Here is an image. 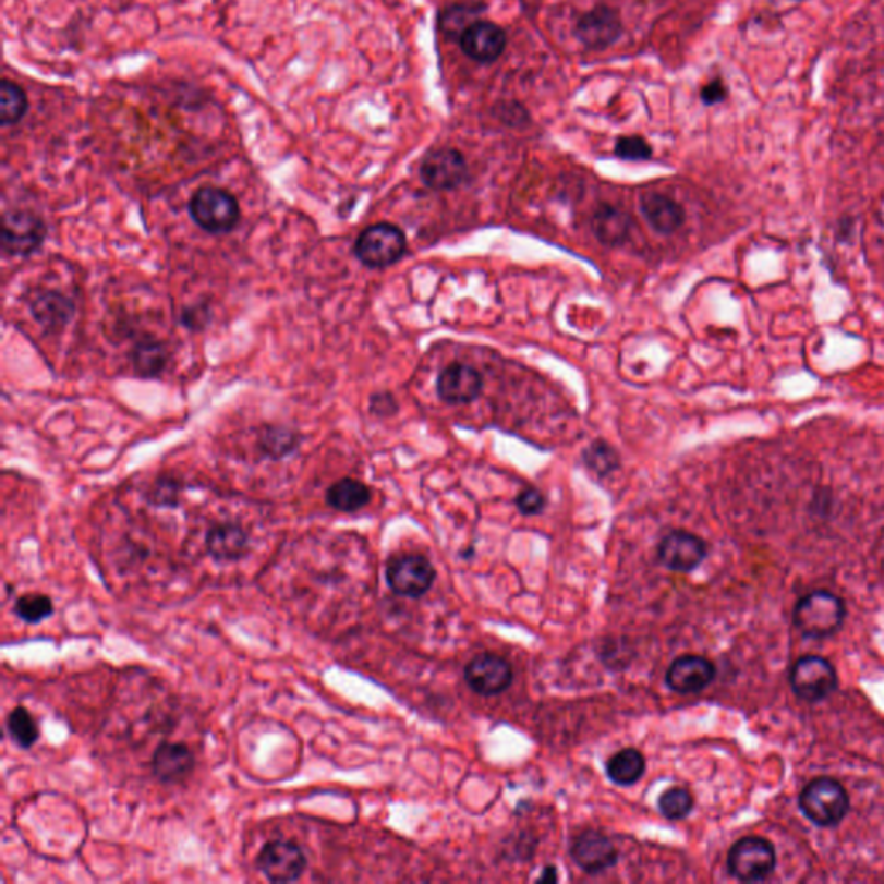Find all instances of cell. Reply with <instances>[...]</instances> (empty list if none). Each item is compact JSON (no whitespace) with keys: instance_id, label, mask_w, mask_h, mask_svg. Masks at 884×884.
<instances>
[{"instance_id":"obj_1","label":"cell","mask_w":884,"mask_h":884,"mask_svg":"<svg viewBox=\"0 0 884 884\" xmlns=\"http://www.w3.org/2000/svg\"><path fill=\"white\" fill-rule=\"evenodd\" d=\"M845 617V602L829 591L807 594L797 603L794 614L798 631L812 640H824L836 634L841 629Z\"/></svg>"},{"instance_id":"obj_2","label":"cell","mask_w":884,"mask_h":884,"mask_svg":"<svg viewBox=\"0 0 884 884\" xmlns=\"http://www.w3.org/2000/svg\"><path fill=\"white\" fill-rule=\"evenodd\" d=\"M800 809L815 826L835 827L847 818L850 797L833 777H818L801 789Z\"/></svg>"},{"instance_id":"obj_3","label":"cell","mask_w":884,"mask_h":884,"mask_svg":"<svg viewBox=\"0 0 884 884\" xmlns=\"http://www.w3.org/2000/svg\"><path fill=\"white\" fill-rule=\"evenodd\" d=\"M189 211L195 225L209 233L232 232L241 220L239 201L220 187H203L195 192Z\"/></svg>"},{"instance_id":"obj_4","label":"cell","mask_w":884,"mask_h":884,"mask_svg":"<svg viewBox=\"0 0 884 884\" xmlns=\"http://www.w3.org/2000/svg\"><path fill=\"white\" fill-rule=\"evenodd\" d=\"M407 235L392 223L370 225L358 235L354 244L356 258L368 268H387L398 263L407 253Z\"/></svg>"},{"instance_id":"obj_5","label":"cell","mask_w":884,"mask_h":884,"mask_svg":"<svg viewBox=\"0 0 884 884\" xmlns=\"http://www.w3.org/2000/svg\"><path fill=\"white\" fill-rule=\"evenodd\" d=\"M776 850L767 839L747 836L732 845L727 856V869L743 883L767 880L776 869Z\"/></svg>"},{"instance_id":"obj_6","label":"cell","mask_w":884,"mask_h":884,"mask_svg":"<svg viewBox=\"0 0 884 884\" xmlns=\"http://www.w3.org/2000/svg\"><path fill=\"white\" fill-rule=\"evenodd\" d=\"M789 685L803 702H822L838 688V674L824 656H801L789 674Z\"/></svg>"},{"instance_id":"obj_7","label":"cell","mask_w":884,"mask_h":884,"mask_svg":"<svg viewBox=\"0 0 884 884\" xmlns=\"http://www.w3.org/2000/svg\"><path fill=\"white\" fill-rule=\"evenodd\" d=\"M386 579L390 590L399 596L422 598L436 581V570L424 555L407 553L390 558Z\"/></svg>"},{"instance_id":"obj_8","label":"cell","mask_w":884,"mask_h":884,"mask_svg":"<svg viewBox=\"0 0 884 884\" xmlns=\"http://www.w3.org/2000/svg\"><path fill=\"white\" fill-rule=\"evenodd\" d=\"M256 865L271 883H292L303 876L307 859L298 843L274 839L262 848Z\"/></svg>"},{"instance_id":"obj_9","label":"cell","mask_w":884,"mask_h":884,"mask_svg":"<svg viewBox=\"0 0 884 884\" xmlns=\"http://www.w3.org/2000/svg\"><path fill=\"white\" fill-rule=\"evenodd\" d=\"M465 681L474 693L496 697L510 688L513 669L507 658L495 653H481L467 665Z\"/></svg>"},{"instance_id":"obj_10","label":"cell","mask_w":884,"mask_h":884,"mask_svg":"<svg viewBox=\"0 0 884 884\" xmlns=\"http://www.w3.org/2000/svg\"><path fill=\"white\" fill-rule=\"evenodd\" d=\"M46 223L38 216L26 211H13L2 220V250L9 256H29L43 245Z\"/></svg>"},{"instance_id":"obj_11","label":"cell","mask_w":884,"mask_h":884,"mask_svg":"<svg viewBox=\"0 0 884 884\" xmlns=\"http://www.w3.org/2000/svg\"><path fill=\"white\" fill-rule=\"evenodd\" d=\"M706 543L693 532L673 531L661 541L656 555L665 569L693 572L706 558Z\"/></svg>"},{"instance_id":"obj_12","label":"cell","mask_w":884,"mask_h":884,"mask_svg":"<svg viewBox=\"0 0 884 884\" xmlns=\"http://www.w3.org/2000/svg\"><path fill=\"white\" fill-rule=\"evenodd\" d=\"M570 857L588 874H598L614 868L619 860V851L605 833L598 829H584L573 838Z\"/></svg>"},{"instance_id":"obj_13","label":"cell","mask_w":884,"mask_h":884,"mask_svg":"<svg viewBox=\"0 0 884 884\" xmlns=\"http://www.w3.org/2000/svg\"><path fill=\"white\" fill-rule=\"evenodd\" d=\"M420 177L434 191H453L467 179L465 158L457 149L432 150L420 167Z\"/></svg>"},{"instance_id":"obj_14","label":"cell","mask_w":884,"mask_h":884,"mask_svg":"<svg viewBox=\"0 0 884 884\" xmlns=\"http://www.w3.org/2000/svg\"><path fill=\"white\" fill-rule=\"evenodd\" d=\"M484 380L465 363H451L437 377V395L448 404H469L479 398Z\"/></svg>"},{"instance_id":"obj_15","label":"cell","mask_w":884,"mask_h":884,"mask_svg":"<svg viewBox=\"0 0 884 884\" xmlns=\"http://www.w3.org/2000/svg\"><path fill=\"white\" fill-rule=\"evenodd\" d=\"M715 665L702 655H682L670 664L665 679L676 693H700L714 681Z\"/></svg>"},{"instance_id":"obj_16","label":"cell","mask_w":884,"mask_h":884,"mask_svg":"<svg viewBox=\"0 0 884 884\" xmlns=\"http://www.w3.org/2000/svg\"><path fill=\"white\" fill-rule=\"evenodd\" d=\"M191 747L180 741H162L153 753V774L162 785H179L194 773Z\"/></svg>"},{"instance_id":"obj_17","label":"cell","mask_w":884,"mask_h":884,"mask_svg":"<svg viewBox=\"0 0 884 884\" xmlns=\"http://www.w3.org/2000/svg\"><path fill=\"white\" fill-rule=\"evenodd\" d=\"M461 49L479 63H493L507 47V35L491 22H474L461 34Z\"/></svg>"},{"instance_id":"obj_18","label":"cell","mask_w":884,"mask_h":884,"mask_svg":"<svg viewBox=\"0 0 884 884\" xmlns=\"http://www.w3.org/2000/svg\"><path fill=\"white\" fill-rule=\"evenodd\" d=\"M204 544L213 560L232 564L242 560L250 553V534L239 523H216L206 534Z\"/></svg>"},{"instance_id":"obj_19","label":"cell","mask_w":884,"mask_h":884,"mask_svg":"<svg viewBox=\"0 0 884 884\" xmlns=\"http://www.w3.org/2000/svg\"><path fill=\"white\" fill-rule=\"evenodd\" d=\"M622 34L619 14L608 8H596L581 17L576 35L590 49H605Z\"/></svg>"},{"instance_id":"obj_20","label":"cell","mask_w":884,"mask_h":884,"mask_svg":"<svg viewBox=\"0 0 884 884\" xmlns=\"http://www.w3.org/2000/svg\"><path fill=\"white\" fill-rule=\"evenodd\" d=\"M641 211L647 223L652 225V229L664 235L677 232L685 223V209L681 204L670 199L669 195L650 194L641 197Z\"/></svg>"},{"instance_id":"obj_21","label":"cell","mask_w":884,"mask_h":884,"mask_svg":"<svg viewBox=\"0 0 884 884\" xmlns=\"http://www.w3.org/2000/svg\"><path fill=\"white\" fill-rule=\"evenodd\" d=\"M591 229L602 244L617 247L631 235L632 218L622 209L615 208L610 204H603L594 211Z\"/></svg>"},{"instance_id":"obj_22","label":"cell","mask_w":884,"mask_h":884,"mask_svg":"<svg viewBox=\"0 0 884 884\" xmlns=\"http://www.w3.org/2000/svg\"><path fill=\"white\" fill-rule=\"evenodd\" d=\"M29 310L34 313L38 324L56 330L68 324L71 313H73V304L61 292L43 291L32 298Z\"/></svg>"},{"instance_id":"obj_23","label":"cell","mask_w":884,"mask_h":884,"mask_svg":"<svg viewBox=\"0 0 884 884\" xmlns=\"http://www.w3.org/2000/svg\"><path fill=\"white\" fill-rule=\"evenodd\" d=\"M370 499H372V491L356 479H341L327 491L328 507H332L337 511H344V513L362 510L368 505Z\"/></svg>"},{"instance_id":"obj_24","label":"cell","mask_w":884,"mask_h":884,"mask_svg":"<svg viewBox=\"0 0 884 884\" xmlns=\"http://www.w3.org/2000/svg\"><path fill=\"white\" fill-rule=\"evenodd\" d=\"M646 760L635 748H623L606 762V774L615 785L632 786L643 777Z\"/></svg>"},{"instance_id":"obj_25","label":"cell","mask_w":884,"mask_h":884,"mask_svg":"<svg viewBox=\"0 0 884 884\" xmlns=\"http://www.w3.org/2000/svg\"><path fill=\"white\" fill-rule=\"evenodd\" d=\"M300 443V434L286 425H268L263 428L262 436L258 437L259 451L270 460H282V458L289 457L294 453Z\"/></svg>"},{"instance_id":"obj_26","label":"cell","mask_w":884,"mask_h":884,"mask_svg":"<svg viewBox=\"0 0 884 884\" xmlns=\"http://www.w3.org/2000/svg\"><path fill=\"white\" fill-rule=\"evenodd\" d=\"M133 366L142 377H158L167 366L168 351L154 339H144L133 349Z\"/></svg>"},{"instance_id":"obj_27","label":"cell","mask_w":884,"mask_h":884,"mask_svg":"<svg viewBox=\"0 0 884 884\" xmlns=\"http://www.w3.org/2000/svg\"><path fill=\"white\" fill-rule=\"evenodd\" d=\"M28 111V99L25 90L11 80L0 85V123L4 126L16 125Z\"/></svg>"},{"instance_id":"obj_28","label":"cell","mask_w":884,"mask_h":884,"mask_svg":"<svg viewBox=\"0 0 884 884\" xmlns=\"http://www.w3.org/2000/svg\"><path fill=\"white\" fill-rule=\"evenodd\" d=\"M5 726H8L9 735L13 738L14 743L20 748H25V750L34 747L38 741V736H40L37 720H35L34 715L26 711L25 706H16V709L9 712Z\"/></svg>"},{"instance_id":"obj_29","label":"cell","mask_w":884,"mask_h":884,"mask_svg":"<svg viewBox=\"0 0 884 884\" xmlns=\"http://www.w3.org/2000/svg\"><path fill=\"white\" fill-rule=\"evenodd\" d=\"M584 463L588 469L593 470L594 474L605 477L619 469L620 457L614 446L608 445L606 440L598 439L585 449Z\"/></svg>"},{"instance_id":"obj_30","label":"cell","mask_w":884,"mask_h":884,"mask_svg":"<svg viewBox=\"0 0 884 884\" xmlns=\"http://www.w3.org/2000/svg\"><path fill=\"white\" fill-rule=\"evenodd\" d=\"M14 614L20 619L28 623H40L43 620L49 619L50 615L55 614V605L52 600L46 594L28 593L23 594L14 603Z\"/></svg>"},{"instance_id":"obj_31","label":"cell","mask_w":884,"mask_h":884,"mask_svg":"<svg viewBox=\"0 0 884 884\" xmlns=\"http://www.w3.org/2000/svg\"><path fill=\"white\" fill-rule=\"evenodd\" d=\"M693 809V795H691L690 789L681 788V786L667 789V791H664L662 797L658 798V810H661V814L664 815V818L670 819V821H681V819L688 818Z\"/></svg>"},{"instance_id":"obj_32","label":"cell","mask_w":884,"mask_h":884,"mask_svg":"<svg viewBox=\"0 0 884 884\" xmlns=\"http://www.w3.org/2000/svg\"><path fill=\"white\" fill-rule=\"evenodd\" d=\"M615 154L629 161H644L652 158V146L643 137H620Z\"/></svg>"},{"instance_id":"obj_33","label":"cell","mask_w":884,"mask_h":884,"mask_svg":"<svg viewBox=\"0 0 884 884\" xmlns=\"http://www.w3.org/2000/svg\"><path fill=\"white\" fill-rule=\"evenodd\" d=\"M180 498V484L173 479H162L150 489L149 501L156 507H177Z\"/></svg>"},{"instance_id":"obj_34","label":"cell","mask_w":884,"mask_h":884,"mask_svg":"<svg viewBox=\"0 0 884 884\" xmlns=\"http://www.w3.org/2000/svg\"><path fill=\"white\" fill-rule=\"evenodd\" d=\"M516 505L522 516H540L546 507V498L536 487H528V489L520 491Z\"/></svg>"},{"instance_id":"obj_35","label":"cell","mask_w":884,"mask_h":884,"mask_svg":"<svg viewBox=\"0 0 884 884\" xmlns=\"http://www.w3.org/2000/svg\"><path fill=\"white\" fill-rule=\"evenodd\" d=\"M398 411V401L390 392H377L370 398V413L380 419L395 415Z\"/></svg>"},{"instance_id":"obj_36","label":"cell","mask_w":884,"mask_h":884,"mask_svg":"<svg viewBox=\"0 0 884 884\" xmlns=\"http://www.w3.org/2000/svg\"><path fill=\"white\" fill-rule=\"evenodd\" d=\"M209 322V307L206 304H195V306L185 307L182 313V324L191 330H201L206 327Z\"/></svg>"},{"instance_id":"obj_37","label":"cell","mask_w":884,"mask_h":884,"mask_svg":"<svg viewBox=\"0 0 884 884\" xmlns=\"http://www.w3.org/2000/svg\"><path fill=\"white\" fill-rule=\"evenodd\" d=\"M727 97V87L723 80H712L702 88V100L705 105H718Z\"/></svg>"},{"instance_id":"obj_38","label":"cell","mask_w":884,"mask_h":884,"mask_svg":"<svg viewBox=\"0 0 884 884\" xmlns=\"http://www.w3.org/2000/svg\"><path fill=\"white\" fill-rule=\"evenodd\" d=\"M537 881H540V883H557L558 881L557 869L555 868L544 869L543 874H541V876L537 877Z\"/></svg>"}]
</instances>
